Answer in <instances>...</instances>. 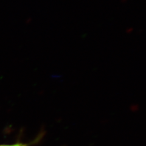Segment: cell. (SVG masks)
I'll return each mask as SVG.
<instances>
[{
  "label": "cell",
  "instance_id": "cell-1",
  "mask_svg": "<svg viewBox=\"0 0 146 146\" xmlns=\"http://www.w3.org/2000/svg\"><path fill=\"white\" fill-rule=\"evenodd\" d=\"M31 145V143H24L21 142H17L13 144H0V146H30Z\"/></svg>",
  "mask_w": 146,
  "mask_h": 146
}]
</instances>
